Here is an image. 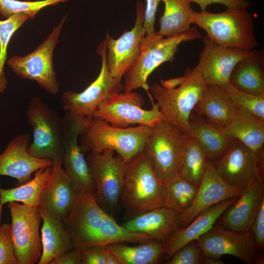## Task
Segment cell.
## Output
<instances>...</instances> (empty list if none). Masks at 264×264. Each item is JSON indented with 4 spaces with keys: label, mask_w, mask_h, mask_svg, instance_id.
<instances>
[{
    "label": "cell",
    "mask_w": 264,
    "mask_h": 264,
    "mask_svg": "<svg viewBox=\"0 0 264 264\" xmlns=\"http://www.w3.org/2000/svg\"><path fill=\"white\" fill-rule=\"evenodd\" d=\"M143 26L145 30V40L153 38L157 33L154 28L155 15L158 4L161 0H146Z\"/></svg>",
    "instance_id": "42"
},
{
    "label": "cell",
    "mask_w": 264,
    "mask_h": 264,
    "mask_svg": "<svg viewBox=\"0 0 264 264\" xmlns=\"http://www.w3.org/2000/svg\"><path fill=\"white\" fill-rule=\"evenodd\" d=\"M74 248L83 249L116 242L140 243L153 240L118 224L97 202L94 193L77 192L71 210L62 220Z\"/></svg>",
    "instance_id": "1"
},
{
    "label": "cell",
    "mask_w": 264,
    "mask_h": 264,
    "mask_svg": "<svg viewBox=\"0 0 264 264\" xmlns=\"http://www.w3.org/2000/svg\"><path fill=\"white\" fill-rule=\"evenodd\" d=\"M192 22L219 45L249 50L258 46L253 16L246 8H227L220 13L194 11Z\"/></svg>",
    "instance_id": "4"
},
{
    "label": "cell",
    "mask_w": 264,
    "mask_h": 264,
    "mask_svg": "<svg viewBox=\"0 0 264 264\" xmlns=\"http://www.w3.org/2000/svg\"><path fill=\"white\" fill-rule=\"evenodd\" d=\"M34 18L30 14H15L4 20H0V93L6 88L7 81L4 66L10 39L15 32L28 20Z\"/></svg>",
    "instance_id": "35"
},
{
    "label": "cell",
    "mask_w": 264,
    "mask_h": 264,
    "mask_svg": "<svg viewBox=\"0 0 264 264\" xmlns=\"http://www.w3.org/2000/svg\"><path fill=\"white\" fill-rule=\"evenodd\" d=\"M207 84L194 68H188L183 76L161 80L150 88L163 120L181 133L191 135L190 118L204 92Z\"/></svg>",
    "instance_id": "2"
},
{
    "label": "cell",
    "mask_w": 264,
    "mask_h": 264,
    "mask_svg": "<svg viewBox=\"0 0 264 264\" xmlns=\"http://www.w3.org/2000/svg\"><path fill=\"white\" fill-rule=\"evenodd\" d=\"M121 199L131 217L165 206L162 180L143 152L126 162Z\"/></svg>",
    "instance_id": "5"
},
{
    "label": "cell",
    "mask_w": 264,
    "mask_h": 264,
    "mask_svg": "<svg viewBox=\"0 0 264 264\" xmlns=\"http://www.w3.org/2000/svg\"><path fill=\"white\" fill-rule=\"evenodd\" d=\"M76 193L62 165H53L51 175L42 194L40 204L63 220L69 215Z\"/></svg>",
    "instance_id": "23"
},
{
    "label": "cell",
    "mask_w": 264,
    "mask_h": 264,
    "mask_svg": "<svg viewBox=\"0 0 264 264\" xmlns=\"http://www.w3.org/2000/svg\"><path fill=\"white\" fill-rule=\"evenodd\" d=\"M69 0H41L22 1L19 0H0V14L6 19L17 13H27L33 18L42 9L54 6Z\"/></svg>",
    "instance_id": "37"
},
{
    "label": "cell",
    "mask_w": 264,
    "mask_h": 264,
    "mask_svg": "<svg viewBox=\"0 0 264 264\" xmlns=\"http://www.w3.org/2000/svg\"><path fill=\"white\" fill-rule=\"evenodd\" d=\"M264 198V179L242 190L234 203L219 218L220 225L238 231L249 230Z\"/></svg>",
    "instance_id": "21"
},
{
    "label": "cell",
    "mask_w": 264,
    "mask_h": 264,
    "mask_svg": "<svg viewBox=\"0 0 264 264\" xmlns=\"http://www.w3.org/2000/svg\"><path fill=\"white\" fill-rule=\"evenodd\" d=\"M168 264H204L205 257L197 241L184 244L176 251Z\"/></svg>",
    "instance_id": "38"
},
{
    "label": "cell",
    "mask_w": 264,
    "mask_h": 264,
    "mask_svg": "<svg viewBox=\"0 0 264 264\" xmlns=\"http://www.w3.org/2000/svg\"><path fill=\"white\" fill-rule=\"evenodd\" d=\"M86 158L95 186V199L112 216L121 199L126 162L111 150L89 152Z\"/></svg>",
    "instance_id": "8"
},
{
    "label": "cell",
    "mask_w": 264,
    "mask_h": 264,
    "mask_svg": "<svg viewBox=\"0 0 264 264\" xmlns=\"http://www.w3.org/2000/svg\"><path fill=\"white\" fill-rule=\"evenodd\" d=\"M242 191L224 181L209 160L192 205L179 215V228L186 226L211 207L226 199L238 198Z\"/></svg>",
    "instance_id": "19"
},
{
    "label": "cell",
    "mask_w": 264,
    "mask_h": 264,
    "mask_svg": "<svg viewBox=\"0 0 264 264\" xmlns=\"http://www.w3.org/2000/svg\"><path fill=\"white\" fill-rule=\"evenodd\" d=\"M203 47L197 65L193 68L207 85L223 86L229 84L236 65L251 55L253 50H242L219 45L207 36L202 38Z\"/></svg>",
    "instance_id": "18"
},
{
    "label": "cell",
    "mask_w": 264,
    "mask_h": 264,
    "mask_svg": "<svg viewBox=\"0 0 264 264\" xmlns=\"http://www.w3.org/2000/svg\"><path fill=\"white\" fill-rule=\"evenodd\" d=\"M229 83L236 89L264 97V55L261 50L239 62L230 75Z\"/></svg>",
    "instance_id": "27"
},
{
    "label": "cell",
    "mask_w": 264,
    "mask_h": 264,
    "mask_svg": "<svg viewBox=\"0 0 264 264\" xmlns=\"http://www.w3.org/2000/svg\"><path fill=\"white\" fill-rule=\"evenodd\" d=\"M122 225L165 243L179 228V214L167 207H160L131 217Z\"/></svg>",
    "instance_id": "22"
},
{
    "label": "cell",
    "mask_w": 264,
    "mask_h": 264,
    "mask_svg": "<svg viewBox=\"0 0 264 264\" xmlns=\"http://www.w3.org/2000/svg\"><path fill=\"white\" fill-rule=\"evenodd\" d=\"M164 3L159 20L158 34L163 37L172 36L189 29L192 24L194 11L189 0H161Z\"/></svg>",
    "instance_id": "33"
},
{
    "label": "cell",
    "mask_w": 264,
    "mask_h": 264,
    "mask_svg": "<svg viewBox=\"0 0 264 264\" xmlns=\"http://www.w3.org/2000/svg\"><path fill=\"white\" fill-rule=\"evenodd\" d=\"M43 220L41 228L42 254L38 264H49L63 253L74 246L70 237L61 219L44 205L38 206Z\"/></svg>",
    "instance_id": "25"
},
{
    "label": "cell",
    "mask_w": 264,
    "mask_h": 264,
    "mask_svg": "<svg viewBox=\"0 0 264 264\" xmlns=\"http://www.w3.org/2000/svg\"><path fill=\"white\" fill-rule=\"evenodd\" d=\"M192 3L197 4L201 11H205L207 7L213 3L222 4L227 8H246L249 6L247 0H189Z\"/></svg>",
    "instance_id": "43"
},
{
    "label": "cell",
    "mask_w": 264,
    "mask_h": 264,
    "mask_svg": "<svg viewBox=\"0 0 264 264\" xmlns=\"http://www.w3.org/2000/svg\"><path fill=\"white\" fill-rule=\"evenodd\" d=\"M145 7L140 1L136 4V16L133 27L126 30L117 39L107 34L106 59L108 68L114 77L122 79L128 69L139 56L146 32L143 26Z\"/></svg>",
    "instance_id": "17"
},
{
    "label": "cell",
    "mask_w": 264,
    "mask_h": 264,
    "mask_svg": "<svg viewBox=\"0 0 264 264\" xmlns=\"http://www.w3.org/2000/svg\"><path fill=\"white\" fill-rule=\"evenodd\" d=\"M223 130L229 136L250 149L264 169V120L242 113Z\"/></svg>",
    "instance_id": "28"
},
{
    "label": "cell",
    "mask_w": 264,
    "mask_h": 264,
    "mask_svg": "<svg viewBox=\"0 0 264 264\" xmlns=\"http://www.w3.org/2000/svg\"><path fill=\"white\" fill-rule=\"evenodd\" d=\"M194 110L197 115L204 116L208 123L221 129L242 114L232 103L223 86L216 85H207Z\"/></svg>",
    "instance_id": "24"
},
{
    "label": "cell",
    "mask_w": 264,
    "mask_h": 264,
    "mask_svg": "<svg viewBox=\"0 0 264 264\" xmlns=\"http://www.w3.org/2000/svg\"><path fill=\"white\" fill-rule=\"evenodd\" d=\"M223 87L232 103L242 113L264 120V97L241 91L230 83Z\"/></svg>",
    "instance_id": "36"
},
{
    "label": "cell",
    "mask_w": 264,
    "mask_h": 264,
    "mask_svg": "<svg viewBox=\"0 0 264 264\" xmlns=\"http://www.w3.org/2000/svg\"><path fill=\"white\" fill-rule=\"evenodd\" d=\"M208 161L205 151L198 140L193 136H188L178 156L176 173L198 187Z\"/></svg>",
    "instance_id": "31"
},
{
    "label": "cell",
    "mask_w": 264,
    "mask_h": 264,
    "mask_svg": "<svg viewBox=\"0 0 264 264\" xmlns=\"http://www.w3.org/2000/svg\"><path fill=\"white\" fill-rule=\"evenodd\" d=\"M149 96L152 107L145 110L142 108L144 102L140 94L133 91L115 93L98 106L92 117L120 128L135 124L153 127L163 120V117L158 105Z\"/></svg>",
    "instance_id": "10"
},
{
    "label": "cell",
    "mask_w": 264,
    "mask_h": 264,
    "mask_svg": "<svg viewBox=\"0 0 264 264\" xmlns=\"http://www.w3.org/2000/svg\"><path fill=\"white\" fill-rule=\"evenodd\" d=\"M26 114L33 137L27 147L28 154L35 158L50 159L53 165H62V118L39 96L31 98Z\"/></svg>",
    "instance_id": "7"
},
{
    "label": "cell",
    "mask_w": 264,
    "mask_h": 264,
    "mask_svg": "<svg viewBox=\"0 0 264 264\" xmlns=\"http://www.w3.org/2000/svg\"><path fill=\"white\" fill-rule=\"evenodd\" d=\"M260 254L264 253V198H263L255 219L249 229Z\"/></svg>",
    "instance_id": "41"
},
{
    "label": "cell",
    "mask_w": 264,
    "mask_h": 264,
    "mask_svg": "<svg viewBox=\"0 0 264 264\" xmlns=\"http://www.w3.org/2000/svg\"><path fill=\"white\" fill-rule=\"evenodd\" d=\"M190 126L191 136L199 143L212 162L220 158L235 140L223 129L210 124L197 114H191Z\"/></svg>",
    "instance_id": "29"
},
{
    "label": "cell",
    "mask_w": 264,
    "mask_h": 264,
    "mask_svg": "<svg viewBox=\"0 0 264 264\" xmlns=\"http://www.w3.org/2000/svg\"><path fill=\"white\" fill-rule=\"evenodd\" d=\"M237 198L226 199L211 207L199 214L186 226L178 228L165 243L166 254L171 257L184 244L196 241L207 232Z\"/></svg>",
    "instance_id": "26"
},
{
    "label": "cell",
    "mask_w": 264,
    "mask_h": 264,
    "mask_svg": "<svg viewBox=\"0 0 264 264\" xmlns=\"http://www.w3.org/2000/svg\"><path fill=\"white\" fill-rule=\"evenodd\" d=\"M204 256L220 259L229 255L247 264H264V257L259 252L250 230L234 231L214 224L197 240Z\"/></svg>",
    "instance_id": "13"
},
{
    "label": "cell",
    "mask_w": 264,
    "mask_h": 264,
    "mask_svg": "<svg viewBox=\"0 0 264 264\" xmlns=\"http://www.w3.org/2000/svg\"><path fill=\"white\" fill-rule=\"evenodd\" d=\"M90 118L66 112L63 120L62 166L77 192L94 193L95 186L79 138Z\"/></svg>",
    "instance_id": "12"
},
{
    "label": "cell",
    "mask_w": 264,
    "mask_h": 264,
    "mask_svg": "<svg viewBox=\"0 0 264 264\" xmlns=\"http://www.w3.org/2000/svg\"><path fill=\"white\" fill-rule=\"evenodd\" d=\"M2 210L0 209V227L1 226L0 222L1 221V217H2Z\"/></svg>",
    "instance_id": "45"
},
{
    "label": "cell",
    "mask_w": 264,
    "mask_h": 264,
    "mask_svg": "<svg viewBox=\"0 0 264 264\" xmlns=\"http://www.w3.org/2000/svg\"><path fill=\"white\" fill-rule=\"evenodd\" d=\"M30 136L21 133L15 136L0 154V176L16 178L17 186L31 179L36 171L53 166L48 159H40L31 156L27 152Z\"/></svg>",
    "instance_id": "20"
},
{
    "label": "cell",
    "mask_w": 264,
    "mask_h": 264,
    "mask_svg": "<svg viewBox=\"0 0 264 264\" xmlns=\"http://www.w3.org/2000/svg\"><path fill=\"white\" fill-rule=\"evenodd\" d=\"M122 264H154L166 254L165 243L152 240L135 246L126 242H116L106 245Z\"/></svg>",
    "instance_id": "32"
},
{
    "label": "cell",
    "mask_w": 264,
    "mask_h": 264,
    "mask_svg": "<svg viewBox=\"0 0 264 264\" xmlns=\"http://www.w3.org/2000/svg\"><path fill=\"white\" fill-rule=\"evenodd\" d=\"M49 264H82L81 250L74 248L52 260Z\"/></svg>",
    "instance_id": "44"
},
{
    "label": "cell",
    "mask_w": 264,
    "mask_h": 264,
    "mask_svg": "<svg viewBox=\"0 0 264 264\" xmlns=\"http://www.w3.org/2000/svg\"><path fill=\"white\" fill-rule=\"evenodd\" d=\"M0 264H19L9 224L3 223L0 227Z\"/></svg>",
    "instance_id": "40"
},
{
    "label": "cell",
    "mask_w": 264,
    "mask_h": 264,
    "mask_svg": "<svg viewBox=\"0 0 264 264\" xmlns=\"http://www.w3.org/2000/svg\"><path fill=\"white\" fill-rule=\"evenodd\" d=\"M81 252L82 264H122L106 245H91Z\"/></svg>",
    "instance_id": "39"
},
{
    "label": "cell",
    "mask_w": 264,
    "mask_h": 264,
    "mask_svg": "<svg viewBox=\"0 0 264 264\" xmlns=\"http://www.w3.org/2000/svg\"><path fill=\"white\" fill-rule=\"evenodd\" d=\"M202 38L196 27H191L186 31L172 36L163 37L157 32L153 38L144 40L139 56L123 76V91L129 92L138 88L148 90L147 80L149 75L163 63L173 62L181 43Z\"/></svg>",
    "instance_id": "6"
},
{
    "label": "cell",
    "mask_w": 264,
    "mask_h": 264,
    "mask_svg": "<svg viewBox=\"0 0 264 264\" xmlns=\"http://www.w3.org/2000/svg\"><path fill=\"white\" fill-rule=\"evenodd\" d=\"M52 166L40 169L34 177L26 183L10 189H3L0 184V209L9 202H21L30 206H38L43 190L50 177Z\"/></svg>",
    "instance_id": "30"
},
{
    "label": "cell",
    "mask_w": 264,
    "mask_h": 264,
    "mask_svg": "<svg viewBox=\"0 0 264 264\" xmlns=\"http://www.w3.org/2000/svg\"><path fill=\"white\" fill-rule=\"evenodd\" d=\"M106 52L105 40L97 47V53L101 57L102 64L99 75L93 82L82 92L67 91L63 94L62 106L66 112L92 118L102 102L123 90L122 79L112 76L108 68Z\"/></svg>",
    "instance_id": "11"
},
{
    "label": "cell",
    "mask_w": 264,
    "mask_h": 264,
    "mask_svg": "<svg viewBox=\"0 0 264 264\" xmlns=\"http://www.w3.org/2000/svg\"><path fill=\"white\" fill-rule=\"evenodd\" d=\"M11 217V233L15 253L19 264H35L42 254L39 234L42 217L38 206L19 202L7 203Z\"/></svg>",
    "instance_id": "14"
},
{
    "label": "cell",
    "mask_w": 264,
    "mask_h": 264,
    "mask_svg": "<svg viewBox=\"0 0 264 264\" xmlns=\"http://www.w3.org/2000/svg\"><path fill=\"white\" fill-rule=\"evenodd\" d=\"M66 20L65 16L34 51L24 56H13L7 62L17 75L22 79L35 81L41 88L51 94H56L59 91L53 67V55Z\"/></svg>",
    "instance_id": "9"
},
{
    "label": "cell",
    "mask_w": 264,
    "mask_h": 264,
    "mask_svg": "<svg viewBox=\"0 0 264 264\" xmlns=\"http://www.w3.org/2000/svg\"><path fill=\"white\" fill-rule=\"evenodd\" d=\"M151 131V127L142 125L117 127L92 117L79 136L80 144L84 153L111 150L128 162L143 151Z\"/></svg>",
    "instance_id": "3"
},
{
    "label": "cell",
    "mask_w": 264,
    "mask_h": 264,
    "mask_svg": "<svg viewBox=\"0 0 264 264\" xmlns=\"http://www.w3.org/2000/svg\"><path fill=\"white\" fill-rule=\"evenodd\" d=\"M212 164L224 181L241 190L259 179H264V169L260 166L254 153L237 140H234L225 153Z\"/></svg>",
    "instance_id": "16"
},
{
    "label": "cell",
    "mask_w": 264,
    "mask_h": 264,
    "mask_svg": "<svg viewBox=\"0 0 264 264\" xmlns=\"http://www.w3.org/2000/svg\"><path fill=\"white\" fill-rule=\"evenodd\" d=\"M162 186L165 206L179 215L192 205L198 189V187L176 173L163 179Z\"/></svg>",
    "instance_id": "34"
},
{
    "label": "cell",
    "mask_w": 264,
    "mask_h": 264,
    "mask_svg": "<svg viewBox=\"0 0 264 264\" xmlns=\"http://www.w3.org/2000/svg\"><path fill=\"white\" fill-rule=\"evenodd\" d=\"M188 136L163 120L151 128L143 152L161 179L176 173L178 156Z\"/></svg>",
    "instance_id": "15"
}]
</instances>
